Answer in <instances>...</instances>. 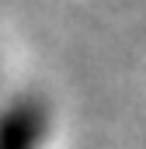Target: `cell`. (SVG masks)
<instances>
[{
	"label": "cell",
	"mask_w": 146,
	"mask_h": 149,
	"mask_svg": "<svg viewBox=\"0 0 146 149\" xmlns=\"http://www.w3.org/2000/svg\"><path fill=\"white\" fill-rule=\"evenodd\" d=\"M56 135L52 101L38 90H14L0 114V149H49Z\"/></svg>",
	"instance_id": "6da1fadb"
}]
</instances>
